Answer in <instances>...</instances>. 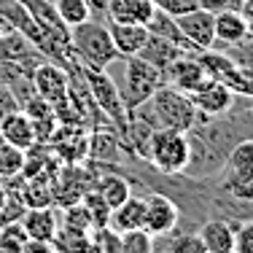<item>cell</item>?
Listing matches in <instances>:
<instances>
[{
	"label": "cell",
	"instance_id": "cell-38",
	"mask_svg": "<svg viewBox=\"0 0 253 253\" xmlns=\"http://www.w3.org/2000/svg\"><path fill=\"white\" fill-rule=\"evenodd\" d=\"M240 11H243V16L248 22H253V0H243V8H240Z\"/></svg>",
	"mask_w": 253,
	"mask_h": 253
},
{
	"label": "cell",
	"instance_id": "cell-24",
	"mask_svg": "<svg viewBox=\"0 0 253 253\" xmlns=\"http://www.w3.org/2000/svg\"><path fill=\"white\" fill-rule=\"evenodd\" d=\"M94 191L105 200L108 208H116V205H122L126 197L132 194V183L122 175H116V172H111V175H102L97 178V186H94Z\"/></svg>",
	"mask_w": 253,
	"mask_h": 253
},
{
	"label": "cell",
	"instance_id": "cell-11",
	"mask_svg": "<svg viewBox=\"0 0 253 253\" xmlns=\"http://www.w3.org/2000/svg\"><path fill=\"white\" fill-rule=\"evenodd\" d=\"M208 78L210 76H208V70H205V65L200 62V57H197V54H189V51L180 54L175 62L165 70V84H170V86H175L186 94L200 89Z\"/></svg>",
	"mask_w": 253,
	"mask_h": 253
},
{
	"label": "cell",
	"instance_id": "cell-9",
	"mask_svg": "<svg viewBox=\"0 0 253 253\" xmlns=\"http://www.w3.org/2000/svg\"><path fill=\"white\" fill-rule=\"evenodd\" d=\"M251 180H253V137H243L226 154L224 167L218 172V183L229 191L234 186L251 183Z\"/></svg>",
	"mask_w": 253,
	"mask_h": 253
},
{
	"label": "cell",
	"instance_id": "cell-23",
	"mask_svg": "<svg viewBox=\"0 0 253 253\" xmlns=\"http://www.w3.org/2000/svg\"><path fill=\"white\" fill-rule=\"evenodd\" d=\"M148 33L151 35H159V38H167V41H172L175 46H180L183 51H191V54H197L194 49L189 46V41L183 38V33L178 30V22H175V16H170V14H165V11H159L156 8L154 11V16L148 19Z\"/></svg>",
	"mask_w": 253,
	"mask_h": 253
},
{
	"label": "cell",
	"instance_id": "cell-4",
	"mask_svg": "<svg viewBox=\"0 0 253 253\" xmlns=\"http://www.w3.org/2000/svg\"><path fill=\"white\" fill-rule=\"evenodd\" d=\"M122 59H124V76H122V84H119V92H122L126 113H132L137 105L151 100V94L165 84V76L137 54Z\"/></svg>",
	"mask_w": 253,
	"mask_h": 253
},
{
	"label": "cell",
	"instance_id": "cell-35",
	"mask_svg": "<svg viewBox=\"0 0 253 253\" xmlns=\"http://www.w3.org/2000/svg\"><path fill=\"white\" fill-rule=\"evenodd\" d=\"M16 97L11 94V89L5 86V84H0V122H3L5 116H8L11 111H16Z\"/></svg>",
	"mask_w": 253,
	"mask_h": 253
},
{
	"label": "cell",
	"instance_id": "cell-20",
	"mask_svg": "<svg viewBox=\"0 0 253 253\" xmlns=\"http://www.w3.org/2000/svg\"><path fill=\"white\" fill-rule=\"evenodd\" d=\"M180 54H186L180 46H175L172 41H167V38H159V35H151L148 33V41L143 43V49L137 51V57H143L148 65H154L156 70H159L162 76H165V70L170 68L172 62L180 57ZM191 54V51H189Z\"/></svg>",
	"mask_w": 253,
	"mask_h": 253
},
{
	"label": "cell",
	"instance_id": "cell-39",
	"mask_svg": "<svg viewBox=\"0 0 253 253\" xmlns=\"http://www.w3.org/2000/svg\"><path fill=\"white\" fill-rule=\"evenodd\" d=\"M89 3V8H92V16H94V11H102V14H105V3L108 0H86Z\"/></svg>",
	"mask_w": 253,
	"mask_h": 253
},
{
	"label": "cell",
	"instance_id": "cell-30",
	"mask_svg": "<svg viewBox=\"0 0 253 253\" xmlns=\"http://www.w3.org/2000/svg\"><path fill=\"white\" fill-rule=\"evenodd\" d=\"M234 253H253V218L234 226Z\"/></svg>",
	"mask_w": 253,
	"mask_h": 253
},
{
	"label": "cell",
	"instance_id": "cell-7",
	"mask_svg": "<svg viewBox=\"0 0 253 253\" xmlns=\"http://www.w3.org/2000/svg\"><path fill=\"white\" fill-rule=\"evenodd\" d=\"M180 224V208L165 191H151L146 197V215H143V229L151 237L159 234H172Z\"/></svg>",
	"mask_w": 253,
	"mask_h": 253
},
{
	"label": "cell",
	"instance_id": "cell-18",
	"mask_svg": "<svg viewBox=\"0 0 253 253\" xmlns=\"http://www.w3.org/2000/svg\"><path fill=\"white\" fill-rule=\"evenodd\" d=\"M108 33L113 38L119 57H135L148 41V27L146 25H129V22H111Z\"/></svg>",
	"mask_w": 253,
	"mask_h": 253
},
{
	"label": "cell",
	"instance_id": "cell-25",
	"mask_svg": "<svg viewBox=\"0 0 253 253\" xmlns=\"http://www.w3.org/2000/svg\"><path fill=\"white\" fill-rule=\"evenodd\" d=\"M51 5L68 27H76L81 22L92 19V8H89L86 0H51Z\"/></svg>",
	"mask_w": 253,
	"mask_h": 253
},
{
	"label": "cell",
	"instance_id": "cell-3",
	"mask_svg": "<svg viewBox=\"0 0 253 253\" xmlns=\"http://www.w3.org/2000/svg\"><path fill=\"white\" fill-rule=\"evenodd\" d=\"M148 108H151L156 124L167 126V129L189 132L191 126L197 124V108H194V102H191V97L186 92H180V89L170 86V84H162V86L151 94Z\"/></svg>",
	"mask_w": 253,
	"mask_h": 253
},
{
	"label": "cell",
	"instance_id": "cell-42",
	"mask_svg": "<svg viewBox=\"0 0 253 253\" xmlns=\"http://www.w3.org/2000/svg\"><path fill=\"white\" fill-rule=\"evenodd\" d=\"M3 146H5V137H3V135H0V148H3Z\"/></svg>",
	"mask_w": 253,
	"mask_h": 253
},
{
	"label": "cell",
	"instance_id": "cell-29",
	"mask_svg": "<svg viewBox=\"0 0 253 253\" xmlns=\"http://www.w3.org/2000/svg\"><path fill=\"white\" fill-rule=\"evenodd\" d=\"M170 253H208L202 245V240L194 232H183V234H170Z\"/></svg>",
	"mask_w": 253,
	"mask_h": 253
},
{
	"label": "cell",
	"instance_id": "cell-36",
	"mask_svg": "<svg viewBox=\"0 0 253 253\" xmlns=\"http://www.w3.org/2000/svg\"><path fill=\"white\" fill-rule=\"evenodd\" d=\"M19 253H54V245L51 243H41V240H27L25 248Z\"/></svg>",
	"mask_w": 253,
	"mask_h": 253
},
{
	"label": "cell",
	"instance_id": "cell-40",
	"mask_svg": "<svg viewBox=\"0 0 253 253\" xmlns=\"http://www.w3.org/2000/svg\"><path fill=\"white\" fill-rule=\"evenodd\" d=\"M8 30H11V27H8V22H5L3 16H0V38H3V35L8 33Z\"/></svg>",
	"mask_w": 253,
	"mask_h": 253
},
{
	"label": "cell",
	"instance_id": "cell-22",
	"mask_svg": "<svg viewBox=\"0 0 253 253\" xmlns=\"http://www.w3.org/2000/svg\"><path fill=\"white\" fill-rule=\"evenodd\" d=\"M215 81L224 84L237 100H251L253 97V68H248V65H240L232 59V62L215 76Z\"/></svg>",
	"mask_w": 253,
	"mask_h": 253
},
{
	"label": "cell",
	"instance_id": "cell-16",
	"mask_svg": "<svg viewBox=\"0 0 253 253\" xmlns=\"http://www.w3.org/2000/svg\"><path fill=\"white\" fill-rule=\"evenodd\" d=\"M154 0H108L105 14L111 22H129V25H148L154 16Z\"/></svg>",
	"mask_w": 253,
	"mask_h": 253
},
{
	"label": "cell",
	"instance_id": "cell-37",
	"mask_svg": "<svg viewBox=\"0 0 253 253\" xmlns=\"http://www.w3.org/2000/svg\"><path fill=\"white\" fill-rule=\"evenodd\" d=\"M14 78H19V73H16L11 65H5L3 59H0V84H8V81H14ZM30 78V76H27Z\"/></svg>",
	"mask_w": 253,
	"mask_h": 253
},
{
	"label": "cell",
	"instance_id": "cell-15",
	"mask_svg": "<svg viewBox=\"0 0 253 253\" xmlns=\"http://www.w3.org/2000/svg\"><path fill=\"white\" fill-rule=\"evenodd\" d=\"M197 237L202 240L208 253H226L234 248V224L226 218H205Z\"/></svg>",
	"mask_w": 253,
	"mask_h": 253
},
{
	"label": "cell",
	"instance_id": "cell-28",
	"mask_svg": "<svg viewBox=\"0 0 253 253\" xmlns=\"http://www.w3.org/2000/svg\"><path fill=\"white\" fill-rule=\"evenodd\" d=\"M122 240V253H151L154 248V237L146 229H129V232L119 234Z\"/></svg>",
	"mask_w": 253,
	"mask_h": 253
},
{
	"label": "cell",
	"instance_id": "cell-41",
	"mask_svg": "<svg viewBox=\"0 0 253 253\" xmlns=\"http://www.w3.org/2000/svg\"><path fill=\"white\" fill-rule=\"evenodd\" d=\"M3 202H5V183L0 180V210H3Z\"/></svg>",
	"mask_w": 253,
	"mask_h": 253
},
{
	"label": "cell",
	"instance_id": "cell-2",
	"mask_svg": "<svg viewBox=\"0 0 253 253\" xmlns=\"http://www.w3.org/2000/svg\"><path fill=\"white\" fill-rule=\"evenodd\" d=\"M146 162L165 178L183 175L189 165V135L180 129H167V126L154 129L146 146Z\"/></svg>",
	"mask_w": 253,
	"mask_h": 253
},
{
	"label": "cell",
	"instance_id": "cell-26",
	"mask_svg": "<svg viewBox=\"0 0 253 253\" xmlns=\"http://www.w3.org/2000/svg\"><path fill=\"white\" fill-rule=\"evenodd\" d=\"M27 232L22 221H11V224H0V253H19L27 243Z\"/></svg>",
	"mask_w": 253,
	"mask_h": 253
},
{
	"label": "cell",
	"instance_id": "cell-17",
	"mask_svg": "<svg viewBox=\"0 0 253 253\" xmlns=\"http://www.w3.org/2000/svg\"><path fill=\"white\" fill-rule=\"evenodd\" d=\"M59 221L54 208H27L25 215H22V226H25L30 240H41V243H51L59 232Z\"/></svg>",
	"mask_w": 253,
	"mask_h": 253
},
{
	"label": "cell",
	"instance_id": "cell-5",
	"mask_svg": "<svg viewBox=\"0 0 253 253\" xmlns=\"http://www.w3.org/2000/svg\"><path fill=\"white\" fill-rule=\"evenodd\" d=\"M76 68H78V73L84 76V81H86V89H89V94H92L94 105L100 108V113L116 126V132H122L126 126V122H129V113H126V108H124L119 84L108 76V70L81 68V65H76Z\"/></svg>",
	"mask_w": 253,
	"mask_h": 253
},
{
	"label": "cell",
	"instance_id": "cell-6",
	"mask_svg": "<svg viewBox=\"0 0 253 253\" xmlns=\"http://www.w3.org/2000/svg\"><path fill=\"white\" fill-rule=\"evenodd\" d=\"M0 59H3L5 65H11L19 76H30L38 68V62H43L46 57L41 54V49L27 38V35L16 33V30H8V33L0 38Z\"/></svg>",
	"mask_w": 253,
	"mask_h": 253
},
{
	"label": "cell",
	"instance_id": "cell-31",
	"mask_svg": "<svg viewBox=\"0 0 253 253\" xmlns=\"http://www.w3.org/2000/svg\"><path fill=\"white\" fill-rule=\"evenodd\" d=\"M154 3L159 11H165V14H170V16H183V14H189V11L200 8V0H154Z\"/></svg>",
	"mask_w": 253,
	"mask_h": 253
},
{
	"label": "cell",
	"instance_id": "cell-21",
	"mask_svg": "<svg viewBox=\"0 0 253 253\" xmlns=\"http://www.w3.org/2000/svg\"><path fill=\"white\" fill-rule=\"evenodd\" d=\"M86 156L94 165H102V162H105V165H116V162H122V137L113 135V132L97 129L89 137Z\"/></svg>",
	"mask_w": 253,
	"mask_h": 253
},
{
	"label": "cell",
	"instance_id": "cell-32",
	"mask_svg": "<svg viewBox=\"0 0 253 253\" xmlns=\"http://www.w3.org/2000/svg\"><path fill=\"white\" fill-rule=\"evenodd\" d=\"M68 229H73V232H92V218H89L86 208L84 205H78V208H70L68 210Z\"/></svg>",
	"mask_w": 253,
	"mask_h": 253
},
{
	"label": "cell",
	"instance_id": "cell-33",
	"mask_svg": "<svg viewBox=\"0 0 253 253\" xmlns=\"http://www.w3.org/2000/svg\"><path fill=\"white\" fill-rule=\"evenodd\" d=\"M224 51L234 59V62L253 68V41H245V43H237V46H226Z\"/></svg>",
	"mask_w": 253,
	"mask_h": 253
},
{
	"label": "cell",
	"instance_id": "cell-44",
	"mask_svg": "<svg viewBox=\"0 0 253 253\" xmlns=\"http://www.w3.org/2000/svg\"><path fill=\"white\" fill-rule=\"evenodd\" d=\"M226 253H234V251H226Z\"/></svg>",
	"mask_w": 253,
	"mask_h": 253
},
{
	"label": "cell",
	"instance_id": "cell-43",
	"mask_svg": "<svg viewBox=\"0 0 253 253\" xmlns=\"http://www.w3.org/2000/svg\"><path fill=\"white\" fill-rule=\"evenodd\" d=\"M248 108H251V111H253V97H251V100H248Z\"/></svg>",
	"mask_w": 253,
	"mask_h": 253
},
{
	"label": "cell",
	"instance_id": "cell-34",
	"mask_svg": "<svg viewBox=\"0 0 253 253\" xmlns=\"http://www.w3.org/2000/svg\"><path fill=\"white\" fill-rule=\"evenodd\" d=\"M200 8L210 11V14H221V11H240L243 0H200Z\"/></svg>",
	"mask_w": 253,
	"mask_h": 253
},
{
	"label": "cell",
	"instance_id": "cell-14",
	"mask_svg": "<svg viewBox=\"0 0 253 253\" xmlns=\"http://www.w3.org/2000/svg\"><path fill=\"white\" fill-rule=\"evenodd\" d=\"M215 16V46H237L245 43L251 38L248 33V19L243 16V11H221Z\"/></svg>",
	"mask_w": 253,
	"mask_h": 253
},
{
	"label": "cell",
	"instance_id": "cell-1",
	"mask_svg": "<svg viewBox=\"0 0 253 253\" xmlns=\"http://www.w3.org/2000/svg\"><path fill=\"white\" fill-rule=\"evenodd\" d=\"M70 51L73 62L81 68L108 70L113 62H119V51L113 46V38L108 33V25L94 19H86L81 25L70 27Z\"/></svg>",
	"mask_w": 253,
	"mask_h": 253
},
{
	"label": "cell",
	"instance_id": "cell-13",
	"mask_svg": "<svg viewBox=\"0 0 253 253\" xmlns=\"http://www.w3.org/2000/svg\"><path fill=\"white\" fill-rule=\"evenodd\" d=\"M0 135L5 137V143H8V146L19 148V151H30L33 146H38V140H35L33 119H30L22 108L11 111L8 116L0 122Z\"/></svg>",
	"mask_w": 253,
	"mask_h": 253
},
{
	"label": "cell",
	"instance_id": "cell-10",
	"mask_svg": "<svg viewBox=\"0 0 253 253\" xmlns=\"http://www.w3.org/2000/svg\"><path fill=\"white\" fill-rule=\"evenodd\" d=\"M178 30L194 51H205L215 46V16L205 8H194L183 16H175Z\"/></svg>",
	"mask_w": 253,
	"mask_h": 253
},
{
	"label": "cell",
	"instance_id": "cell-12",
	"mask_svg": "<svg viewBox=\"0 0 253 253\" xmlns=\"http://www.w3.org/2000/svg\"><path fill=\"white\" fill-rule=\"evenodd\" d=\"M189 97L194 102L197 113H202V116H221L229 108H234V100H237L224 84L215 81V78H208V81H205L200 89H194Z\"/></svg>",
	"mask_w": 253,
	"mask_h": 253
},
{
	"label": "cell",
	"instance_id": "cell-8",
	"mask_svg": "<svg viewBox=\"0 0 253 253\" xmlns=\"http://www.w3.org/2000/svg\"><path fill=\"white\" fill-rule=\"evenodd\" d=\"M30 81H33L35 92H38L46 102H51V105H59V102L68 100L70 70L62 68V65H57V62H51V59L38 62V68L30 73Z\"/></svg>",
	"mask_w": 253,
	"mask_h": 253
},
{
	"label": "cell",
	"instance_id": "cell-19",
	"mask_svg": "<svg viewBox=\"0 0 253 253\" xmlns=\"http://www.w3.org/2000/svg\"><path fill=\"white\" fill-rule=\"evenodd\" d=\"M143 215H146V197L129 194L122 205H116V208L111 210L108 226L116 234L129 232V229H143Z\"/></svg>",
	"mask_w": 253,
	"mask_h": 253
},
{
	"label": "cell",
	"instance_id": "cell-27",
	"mask_svg": "<svg viewBox=\"0 0 253 253\" xmlns=\"http://www.w3.org/2000/svg\"><path fill=\"white\" fill-rule=\"evenodd\" d=\"M84 208H86L94 229H105L108 226V221H111V208H108L105 200H102L94 189H89L86 194H84Z\"/></svg>",
	"mask_w": 253,
	"mask_h": 253
},
{
	"label": "cell",
	"instance_id": "cell-45",
	"mask_svg": "<svg viewBox=\"0 0 253 253\" xmlns=\"http://www.w3.org/2000/svg\"><path fill=\"white\" fill-rule=\"evenodd\" d=\"M22 3H25V0H22Z\"/></svg>",
	"mask_w": 253,
	"mask_h": 253
}]
</instances>
